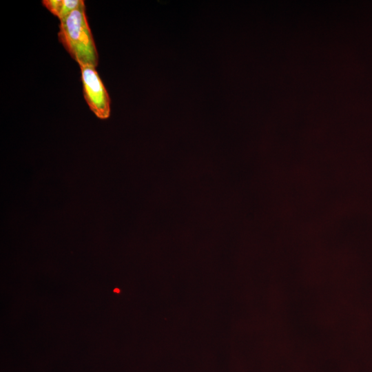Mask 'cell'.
Here are the masks:
<instances>
[{
    "label": "cell",
    "instance_id": "3",
    "mask_svg": "<svg viewBox=\"0 0 372 372\" xmlns=\"http://www.w3.org/2000/svg\"><path fill=\"white\" fill-rule=\"evenodd\" d=\"M84 3L82 0H43L42 3L60 21Z\"/></svg>",
    "mask_w": 372,
    "mask_h": 372
},
{
    "label": "cell",
    "instance_id": "2",
    "mask_svg": "<svg viewBox=\"0 0 372 372\" xmlns=\"http://www.w3.org/2000/svg\"><path fill=\"white\" fill-rule=\"evenodd\" d=\"M80 69L83 96L90 109L99 118H108L110 98L95 67L81 65Z\"/></svg>",
    "mask_w": 372,
    "mask_h": 372
},
{
    "label": "cell",
    "instance_id": "1",
    "mask_svg": "<svg viewBox=\"0 0 372 372\" xmlns=\"http://www.w3.org/2000/svg\"><path fill=\"white\" fill-rule=\"evenodd\" d=\"M58 38L79 66H97L99 55L87 20L85 3L60 21Z\"/></svg>",
    "mask_w": 372,
    "mask_h": 372
},
{
    "label": "cell",
    "instance_id": "4",
    "mask_svg": "<svg viewBox=\"0 0 372 372\" xmlns=\"http://www.w3.org/2000/svg\"><path fill=\"white\" fill-rule=\"evenodd\" d=\"M114 291L116 292V293H118L119 292V289H114Z\"/></svg>",
    "mask_w": 372,
    "mask_h": 372
}]
</instances>
